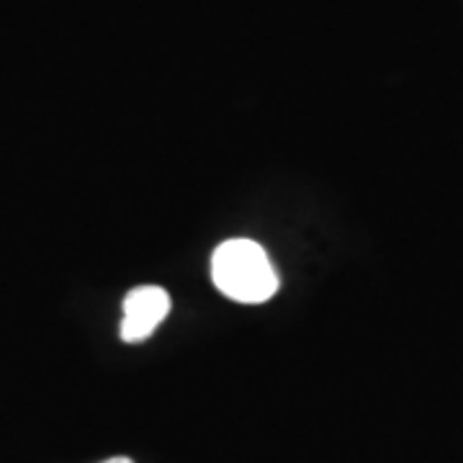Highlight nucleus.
I'll list each match as a JSON object with an SVG mask.
<instances>
[{
	"mask_svg": "<svg viewBox=\"0 0 463 463\" xmlns=\"http://www.w3.org/2000/svg\"><path fill=\"white\" fill-rule=\"evenodd\" d=\"M170 312V297L160 286H139L124 298V319H121V337L127 343H139L149 337L155 327Z\"/></svg>",
	"mask_w": 463,
	"mask_h": 463,
	"instance_id": "2",
	"label": "nucleus"
},
{
	"mask_svg": "<svg viewBox=\"0 0 463 463\" xmlns=\"http://www.w3.org/2000/svg\"><path fill=\"white\" fill-rule=\"evenodd\" d=\"M103 463H134L132 458H124V456H118V458H109V461Z\"/></svg>",
	"mask_w": 463,
	"mask_h": 463,
	"instance_id": "3",
	"label": "nucleus"
},
{
	"mask_svg": "<svg viewBox=\"0 0 463 463\" xmlns=\"http://www.w3.org/2000/svg\"><path fill=\"white\" fill-rule=\"evenodd\" d=\"M212 276L224 297L242 304H260L276 294L279 276L265 250L252 240H227L212 258Z\"/></svg>",
	"mask_w": 463,
	"mask_h": 463,
	"instance_id": "1",
	"label": "nucleus"
}]
</instances>
